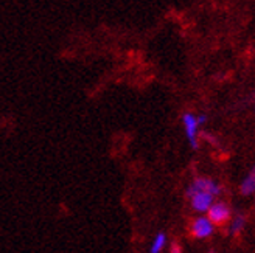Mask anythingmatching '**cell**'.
Segmentation results:
<instances>
[{
    "instance_id": "1",
    "label": "cell",
    "mask_w": 255,
    "mask_h": 253,
    "mask_svg": "<svg viewBox=\"0 0 255 253\" xmlns=\"http://www.w3.org/2000/svg\"><path fill=\"white\" fill-rule=\"evenodd\" d=\"M207 121V115L206 113H199V115H195L193 112H185L182 117V124H184V131H185V137L190 143V146L193 149H198V132L202 124H206Z\"/></svg>"
},
{
    "instance_id": "2",
    "label": "cell",
    "mask_w": 255,
    "mask_h": 253,
    "mask_svg": "<svg viewBox=\"0 0 255 253\" xmlns=\"http://www.w3.org/2000/svg\"><path fill=\"white\" fill-rule=\"evenodd\" d=\"M199 191H204V193H210L212 196H218L221 194L223 191V186L215 182L212 179H206V177H199L196 179L193 183H191L188 188H187V197H191L195 193H199Z\"/></svg>"
},
{
    "instance_id": "3",
    "label": "cell",
    "mask_w": 255,
    "mask_h": 253,
    "mask_svg": "<svg viewBox=\"0 0 255 253\" xmlns=\"http://www.w3.org/2000/svg\"><path fill=\"white\" fill-rule=\"evenodd\" d=\"M231 216H232V211L227 204H224V202H216V204L213 202V204L210 205V208L207 210V218L212 221L213 225L226 224L229 219H231Z\"/></svg>"
},
{
    "instance_id": "4",
    "label": "cell",
    "mask_w": 255,
    "mask_h": 253,
    "mask_svg": "<svg viewBox=\"0 0 255 253\" xmlns=\"http://www.w3.org/2000/svg\"><path fill=\"white\" fill-rule=\"evenodd\" d=\"M215 232V225L207 216H201L196 218L190 225V233L198 239H206L210 238Z\"/></svg>"
},
{
    "instance_id": "5",
    "label": "cell",
    "mask_w": 255,
    "mask_h": 253,
    "mask_svg": "<svg viewBox=\"0 0 255 253\" xmlns=\"http://www.w3.org/2000/svg\"><path fill=\"white\" fill-rule=\"evenodd\" d=\"M213 197L210 193H204V191H199V193H195L193 196L190 197L191 200V207L193 210L199 211V213H204L210 208V205L213 204Z\"/></svg>"
},
{
    "instance_id": "6",
    "label": "cell",
    "mask_w": 255,
    "mask_h": 253,
    "mask_svg": "<svg viewBox=\"0 0 255 253\" xmlns=\"http://www.w3.org/2000/svg\"><path fill=\"white\" fill-rule=\"evenodd\" d=\"M240 191L243 196H252L255 191V169H251L240 185Z\"/></svg>"
},
{
    "instance_id": "7",
    "label": "cell",
    "mask_w": 255,
    "mask_h": 253,
    "mask_svg": "<svg viewBox=\"0 0 255 253\" xmlns=\"http://www.w3.org/2000/svg\"><path fill=\"white\" fill-rule=\"evenodd\" d=\"M245 225H246V218H245V214H237V216L232 219V224H231V233L232 236H238L241 233V230L245 229Z\"/></svg>"
},
{
    "instance_id": "8",
    "label": "cell",
    "mask_w": 255,
    "mask_h": 253,
    "mask_svg": "<svg viewBox=\"0 0 255 253\" xmlns=\"http://www.w3.org/2000/svg\"><path fill=\"white\" fill-rule=\"evenodd\" d=\"M165 246H167V235L157 233V236L154 238V241H152V244L149 247V253H160Z\"/></svg>"
},
{
    "instance_id": "9",
    "label": "cell",
    "mask_w": 255,
    "mask_h": 253,
    "mask_svg": "<svg viewBox=\"0 0 255 253\" xmlns=\"http://www.w3.org/2000/svg\"><path fill=\"white\" fill-rule=\"evenodd\" d=\"M171 253H182L181 246L177 244V243H173V246H171Z\"/></svg>"
}]
</instances>
